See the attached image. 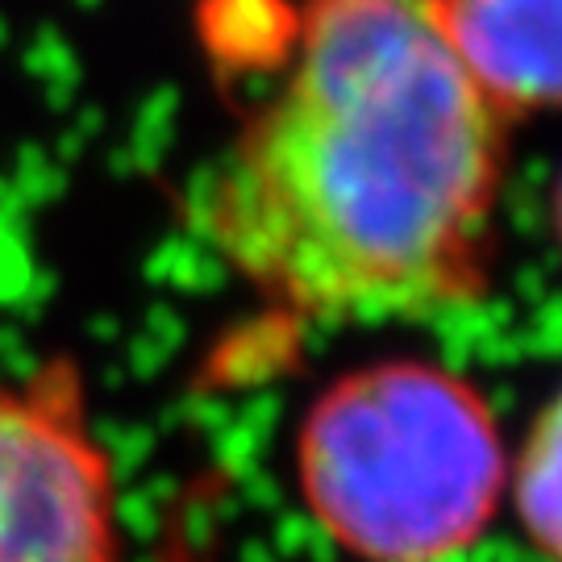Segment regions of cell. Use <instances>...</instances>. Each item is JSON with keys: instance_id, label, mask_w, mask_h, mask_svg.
I'll return each mask as SVG.
<instances>
[{"instance_id": "1", "label": "cell", "mask_w": 562, "mask_h": 562, "mask_svg": "<svg viewBox=\"0 0 562 562\" xmlns=\"http://www.w3.org/2000/svg\"><path fill=\"white\" fill-rule=\"evenodd\" d=\"M276 30H204L271 88L196 188V225L296 325L429 322L492 292L508 125L434 0H271Z\"/></svg>"}, {"instance_id": "2", "label": "cell", "mask_w": 562, "mask_h": 562, "mask_svg": "<svg viewBox=\"0 0 562 562\" xmlns=\"http://www.w3.org/2000/svg\"><path fill=\"white\" fill-rule=\"evenodd\" d=\"M292 459L308 517L359 562L462 559L508 487L492 404L429 359H383L334 380L301 417Z\"/></svg>"}, {"instance_id": "3", "label": "cell", "mask_w": 562, "mask_h": 562, "mask_svg": "<svg viewBox=\"0 0 562 562\" xmlns=\"http://www.w3.org/2000/svg\"><path fill=\"white\" fill-rule=\"evenodd\" d=\"M0 562H125L117 467L67 355L0 375Z\"/></svg>"}, {"instance_id": "4", "label": "cell", "mask_w": 562, "mask_h": 562, "mask_svg": "<svg viewBox=\"0 0 562 562\" xmlns=\"http://www.w3.org/2000/svg\"><path fill=\"white\" fill-rule=\"evenodd\" d=\"M467 76L508 121L562 109V0H434Z\"/></svg>"}, {"instance_id": "5", "label": "cell", "mask_w": 562, "mask_h": 562, "mask_svg": "<svg viewBox=\"0 0 562 562\" xmlns=\"http://www.w3.org/2000/svg\"><path fill=\"white\" fill-rule=\"evenodd\" d=\"M513 508L529 546L546 562H562V387L529 425L513 467Z\"/></svg>"}, {"instance_id": "6", "label": "cell", "mask_w": 562, "mask_h": 562, "mask_svg": "<svg viewBox=\"0 0 562 562\" xmlns=\"http://www.w3.org/2000/svg\"><path fill=\"white\" fill-rule=\"evenodd\" d=\"M550 225H554V241H559L562 250V171L559 180H554V192H550Z\"/></svg>"}]
</instances>
